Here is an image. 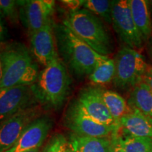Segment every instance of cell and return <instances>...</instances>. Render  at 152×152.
<instances>
[{"instance_id":"obj_30","label":"cell","mask_w":152,"mask_h":152,"mask_svg":"<svg viewBox=\"0 0 152 152\" xmlns=\"http://www.w3.org/2000/svg\"><path fill=\"white\" fill-rule=\"evenodd\" d=\"M1 77H2V68H1V58H0V81L1 80Z\"/></svg>"},{"instance_id":"obj_11","label":"cell","mask_w":152,"mask_h":152,"mask_svg":"<svg viewBox=\"0 0 152 152\" xmlns=\"http://www.w3.org/2000/svg\"><path fill=\"white\" fill-rule=\"evenodd\" d=\"M52 21L30 35L31 54L38 64L47 67L59 58Z\"/></svg>"},{"instance_id":"obj_14","label":"cell","mask_w":152,"mask_h":152,"mask_svg":"<svg viewBox=\"0 0 152 152\" xmlns=\"http://www.w3.org/2000/svg\"><path fill=\"white\" fill-rule=\"evenodd\" d=\"M118 128L121 135L152 139V122L134 109L121 118Z\"/></svg>"},{"instance_id":"obj_28","label":"cell","mask_w":152,"mask_h":152,"mask_svg":"<svg viewBox=\"0 0 152 152\" xmlns=\"http://www.w3.org/2000/svg\"><path fill=\"white\" fill-rule=\"evenodd\" d=\"M147 52L149 58L152 61V36L147 42Z\"/></svg>"},{"instance_id":"obj_15","label":"cell","mask_w":152,"mask_h":152,"mask_svg":"<svg viewBox=\"0 0 152 152\" xmlns=\"http://www.w3.org/2000/svg\"><path fill=\"white\" fill-rule=\"evenodd\" d=\"M72 152H109L111 138L80 136L71 133L68 140Z\"/></svg>"},{"instance_id":"obj_5","label":"cell","mask_w":152,"mask_h":152,"mask_svg":"<svg viewBox=\"0 0 152 152\" xmlns=\"http://www.w3.org/2000/svg\"><path fill=\"white\" fill-rule=\"evenodd\" d=\"M115 73L113 84L121 90H128L143 81L148 66L145 57L139 51L123 46L115 58Z\"/></svg>"},{"instance_id":"obj_1","label":"cell","mask_w":152,"mask_h":152,"mask_svg":"<svg viewBox=\"0 0 152 152\" xmlns=\"http://www.w3.org/2000/svg\"><path fill=\"white\" fill-rule=\"evenodd\" d=\"M54 28L57 49L63 62L77 77L90 75L100 62L109 58L95 52L64 23Z\"/></svg>"},{"instance_id":"obj_19","label":"cell","mask_w":152,"mask_h":152,"mask_svg":"<svg viewBox=\"0 0 152 152\" xmlns=\"http://www.w3.org/2000/svg\"><path fill=\"white\" fill-rule=\"evenodd\" d=\"M115 73V61L108 58L96 66L92 73L89 75V79L93 84L104 85L113 81Z\"/></svg>"},{"instance_id":"obj_12","label":"cell","mask_w":152,"mask_h":152,"mask_svg":"<svg viewBox=\"0 0 152 152\" xmlns=\"http://www.w3.org/2000/svg\"><path fill=\"white\" fill-rule=\"evenodd\" d=\"M54 121L48 115H41L23 131L16 143L5 152H28L40 148L52 130Z\"/></svg>"},{"instance_id":"obj_31","label":"cell","mask_w":152,"mask_h":152,"mask_svg":"<svg viewBox=\"0 0 152 152\" xmlns=\"http://www.w3.org/2000/svg\"><path fill=\"white\" fill-rule=\"evenodd\" d=\"M28 152H41L40 148H38V149H33V150H32V151H28Z\"/></svg>"},{"instance_id":"obj_29","label":"cell","mask_w":152,"mask_h":152,"mask_svg":"<svg viewBox=\"0 0 152 152\" xmlns=\"http://www.w3.org/2000/svg\"><path fill=\"white\" fill-rule=\"evenodd\" d=\"M148 4H149L150 15H151V22H152V0L148 1Z\"/></svg>"},{"instance_id":"obj_26","label":"cell","mask_w":152,"mask_h":152,"mask_svg":"<svg viewBox=\"0 0 152 152\" xmlns=\"http://www.w3.org/2000/svg\"><path fill=\"white\" fill-rule=\"evenodd\" d=\"M4 16L0 11V43L3 42L8 37V31L4 23Z\"/></svg>"},{"instance_id":"obj_25","label":"cell","mask_w":152,"mask_h":152,"mask_svg":"<svg viewBox=\"0 0 152 152\" xmlns=\"http://www.w3.org/2000/svg\"><path fill=\"white\" fill-rule=\"evenodd\" d=\"M109 152H125L119 142L118 132L113 134V136L111 137V146H110Z\"/></svg>"},{"instance_id":"obj_16","label":"cell","mask_w":152,"mask_h":152,"mask_svg":"<svg viewBox=\"0 0 152 152\" xmlns=\"http://www.w3.org/2000/svg\"><path fill=\"white\" fill-rule=\"evenodd\" d=\"M132 16L144 42L152 36V22L148 4L145 0H129Z\"/></svg>"},{"instance_id":"obj_2","label":"cell","mask_w":152,"mask_h":152,"mask_svg":"<svg viewBox=\"0 0 152 152\" xmlns=\"http://www.w3.org/2000/svg\"><path fill=\"white\" fill-rule=\"evenodd\" d=\"M0 58L2 68L0 89L35 83L39 66L24 44L0 43Z\"/></svg>"},{"instance_id":"obj_27","label":"cell","mask_w":152,"mask_h":152,"mask_svg":"<svg viewBox=\"0 0 152 152\" xmlns=\"http://www.w3.org/2000/svg\"><path fill=\"white\" fill-rule=\"evenodd\" d=\"M142 82L147 84L152 92V66L148 67L147 71H146L144 75L143 81Z\"/></svg>"},{"instance_id":"obj_24","label":"cell","mask_w":152,"mask_h":152,"mask_svg":"<svg viewBox=\"0 0 152 152\" xmlns=\"http://www.w3.org/2000/svg\"><path fill=\"white\" fill-rule=\"evenodd\" d=\"M61 3L66 9H68L70 11H74L80 9L85 3V0H64Z\"/></svg>"},{"instance_id":"obj_17","label":"cell","mask_w":152,"mask_h":152,"mask_svg":"<svg viewBox=\"0 0 152 152\" xmlns=\"http://www.w3.org/2000/svg\"><path fill=\"white\" fill-rule=\"evenodd\" d=\"M128 104L152 122V92L144 82L132 89Z\"/></svg>"},{"instance_id":"obj_9","label":"cell","mask_w":152,"mask_h":152,"mask_svg":"<svg viewBox=\"0 0 152 152\" xmlns=\"http://www.w3.org/2000/svg\"><path fill=\"white\" fill-rule=\"evenodd\" d=\"M19 19L30 35L52 21L55 1L52 0L17 1Z\"/></svg>"},{"instance_id":"obj_21","label":"cell","mask_w":152,"mask_h":152,"mask_svg":"<svg viewBox=\"0 0 152 152\" xmlns=\"http://www.w3.org/2000/svg\"><path fill=\"white\" fill-rule=\"evenodd\" d=\"M113 1L109 0H85L83 8L100 16L107 22L112 23V7Z\"/></svg>"},{"instance_id":"obj_8","label":"cell","mask_w":152,"mask_h":152,"mask_svg":"<svg viewBox=\"0 0 152 152\" xmlns=\"http://www.w3.org/2000/svg\"><path fill=\"white\" fill-rule=\"evenodd\" d=\"M42 109L36 104L0 122V152L8 151L16 143L28 125L40 116Z\"/></svg>"},{"instance_id":"obj_32","label":"cell","mask_w":152,"mask_h":152,"mask_svg":"<svg viewBox=\"0 0 152 152\" xmlns=\"http://www.w3.org/2000/svg\"><path fill=\"white\" fill-rule=\"evenodd\" d=\"M68 152H72L71 151V150H70L69 149H68Z\"/></svg>"},{"instance_id":"obj_10","label":"cell","mask_w":152,"mask_h":152,"mask_svg":"<svg viewBox=\"0 0 152 152\" xmlns=\"http://www.w3.org/2000/svg\"><path fill=\"white\" fill-rule=\"evenodd\" d=\"M38 104L31 85L0 89V122L30 106Z\"/></svg>"},{"instance_id":"obj_20","label":"cell","mask_w":152,"mask_h":152,"mask_svg":"<svg viewBox=\"0 0 152 152\" xmlns=\"http://www.w3.org/2000/svg\"><path fill=\"white\" fill-rule=\"evenodd\" d=\"M118 140L125 152H152V139L133 137L118 133Z\"/></svg>"},{"instance_id":"obj_4","label":"cell","mask_w":152,"mask_h":152,"mask_svg":"<svg viewBox=\"0 0 152 152\" xmlns=\"http://www.w3.org/2000/svg\"><path fill=\"white\" fill-rule=\"evenodd\" d=\"M63 23L98 54L108 56L113 52V39L106 26L87 9L69 11Z\"/></svg>"},{"instance_id":"obj_22","label":"cell","mask_w":152,"mask_h":152,"mask_svg":"<svg viewBox=\"0 0 152 152\" xmlns=\"http://www.w3.org/2000/svg\"><path fill=\"white\" fill-rule=\"evenodd\" d=\"M0 11L11 23H18L19 11L18 1L15 0H0Z\"/></svg>"},{"instance_id":"obj_7","label":"cell","mask_w":152,"mask_h":152,"mask_svg":"<svg viewBox=\"0 0 152 152\" xmlns=\"http://www.w3.org/2000/svg\"><path fill=\"white\" fill-rule=\"evenodd\" d=\"M111 18L113 29L124 46L141 50L145 42L133 20L129 0L113 1Z\"/></svg>"},{"instance_id":"obj_3","label":"cell","mask_w":152,"mask_h":152,"mask_svg":"<svg viewBox=\"0 0 152 152\" xmlns=\"http://www.w3.org/2000/svg\"><path fill=\"white\" fill-rule=\"evenodd\" d=\"M71 85L67 67L58 58L39 72L31 87L36 100L42 109L57 111L62 107L69 95Z\"/></svg>"},{"instance_id":"obj_23","label":"cell","mask_w":152,"mask_h":152,"mask_svg":"<svg viewBox=\"0 0 152 152\" xmlns=\"http://www.w3.org/2000/svg\"><path fill=\"white\" fill-rule=\"evenodd\" d=\"M41 152H68V142L62 134H56L49 140Z\"/></svg>"},{"instance_id":"obj_18","label":"cell","mask_w":152,"mask_h":152,"mask_svg":"<svg viewBox=\"0 0 152 152\" xmlns=\"http://www.w3.org/2000/svg\"><path fill=\"white\" fill-rule=\"evenodd\" d=\"M99 92L118 128V124L121 118L124 116L125 114L130 113L132 109L129 106L125 99L118 93L111 90H104L100 87Z\"/></svg>"},{"instance_id":"obj_6","label":"cell","mask_w":152,"mask_h":152,"mask_svg":"<svg viewBox=\"0 0 152 152\" xmlns=\"http://www.w3.org/2000/svg\"><path fill=\"white\" fill-rule=\"evenodd\" d=\"M64 123L73 133L80 136L111 138L118 130L116 127L102 124L92 119L84 111L77 99L72 102L66 110Z\"/></svg>"},{"instance_id":"obj_13","label":"cell","mask_w":152,"mask_h":152,"mask_svg":"<svg viewBox=\"0 0 152 152\" xmlns=\"http://www.w3.org/2000/svg\"><path fill=\"white\" fill-rule=\"evenodd\" d=\"M77 101L85 113L94 121L117 128L113 118L102 99L99 87H87L83 89L80 92Z\"/></svg>"}]
</instances>
